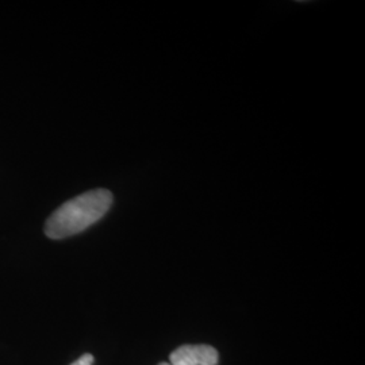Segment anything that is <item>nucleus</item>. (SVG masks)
I'll return each instance as SVG.
<instances>
[{"mask_svg":"<svg viewBox=\"0 0 365 365\" xmlns=\"http://www.w3.org/2000/svg\"><path fill=\"white\" fill-rule=\"evenodd\" d=\"M93 364V356L90 353H86L83 354L78 360H76L73 364L71 365H92Z\"/></svg>","mask_w":365,"mask_h":365,"instance_id":"7ed1b4c3","label":"nucleus"},{"mask_svg":"<svg viewBox=\"0 0 365 365\" xmlns=\"http://www.w3.org/2000/svg\"><path fill=\"white\" fill-rule=\"evenodd\" d=\"M218 352L209 345H184L170 354V365H217Z\"/></svg>","mask_w":365,"mask_h":365,"instance_id":"f03ea898","label":"nucleus"},{"mask_svg":"<svg viewBox=\"0 0 365 365\" xmlns=\"http://www.w3.org/2000/svg\"><path fill=\"white\" fill-rule=\"evenodd\" d=\"M113 205V194L99 188L84 192L53 212L45 223V235L52 240H63L78 235L102 220Z\"/></svg>","mask_w":365,"mask_h":365,"instance_id":"f257e3e1","label":"nucleus"},{"mask_svg":"<svg viewBox=\"0 0 365 365\" xmlns=\"http://www.w3.org/2000/svg\"><path fill=\"white\" fill-rule=\"evenodd\" d=\"M158 365H170V364H167V363H161V364H158Z\"/></svg>","mask_w":365,"mask_h":365,"instance_id":"20e7f679","label":"nucleus"}]
</instances>
